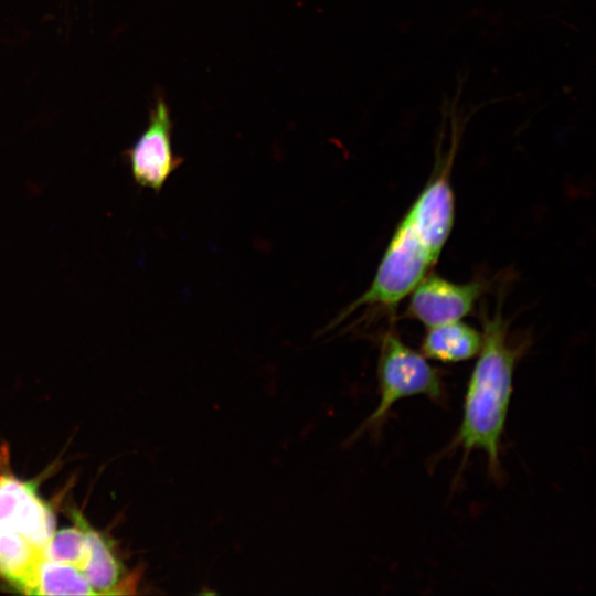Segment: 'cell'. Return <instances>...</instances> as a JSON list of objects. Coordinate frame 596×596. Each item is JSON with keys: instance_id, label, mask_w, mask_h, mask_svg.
I'll return each mask as SVG.
<instances>
[{"instance_id": "277c9868", "label": "cell", "mask_w": 596, "mask_h": 596, "mask_svg": "<svg viewBox=\"0 0 596 596\" xmlns=\"http://www.w3.org/2000/svg\"><path fill=\"white\" fill-rule=\"evenodd\" d=\"M173 121L162 96L156 99L142 134L127 149L126 157L134 181L160 192L183 159L172 147Z\"/></svg>"}, {"instance_id": "9c48e42d", "label": "cell", "mask_w": 596, "mask_h": 596, "mask_svg": "<svg viewBox=\"0 0 596 596\" xmlns=\"http://www.w3.org/2000/svg\"><path fill=\"white\" fill-rule=\"evenodd\" d=\"M72 519L77 521L85 530L88 544L89 557L83 568V575L94 590L95 595L118 594L121 585L123 566L109 543L94 530L77 511L72 512Z\"/></svg>"}, {"instance_id": "8fae6325", "label": "cell", "mask_w": 596, "mask_h": 596, "mask_svg": "<svg viewBox=\"0 0 596 596\" xmlns=\"http://www.w3.org/2000/svg\"><path fill=\"white\" fill-rule=\"evenodd\" d=\"M74 522L75 526L53 533L44 547V560L73 565L82 573L89 557V544L82 524Z\"/></svg>"}, {"instance_id": "52a82bcc", "label": "cell", "mask_w": 596, "mask_h": 596, "mask_svg": "<svg viewBox=\"0 0 596 596\" xmlns=\"http://www.w3.org/2000/svg\"><path fill=\"white\" fill-rule=\"evenodd\" d=\"M44 547L22 533L0 528V575L25 594H34Z\"/></svg>"}, {"instance_id": "ba28073f", "label": "cell", "mask_w": 596, "mask_h": 596, "mask_svg": "<svg viewBox=\"0 0 596 596\" xmlns=\"http://www.w3.org/2000/svg\"><path fill=\"white\" fill-rule=\"evenodd\" d=\"M481 344L482 333L459 320L427 328L421 350L427 359L455 363L477 356Z\"/></svg>"}, {"instance_id": "8992f818", "label": "cell", "mask_w": 596, "mask_h": 596, "mask_svg": "<svg viewBox=\"0 0 596 596\" xmlns=\"http://www.w3.org/2000/svg\"><path fill=\"white\" fill-rule=\"evenodd\" d=\"M0 528L22 533L45 547L55 532V518L32 483L0 475Z\"/></svg>"}, {"instance_id": "30bf717a", "label": "cell", "mask_w": 596, "mask_h": 596, "mask_svg": "<svg viewBox=\"0 0 596 596\" xmlns=\"http://www.w3.org/2000/svg\"><path fill=\"white\" fill-rule=\"evenodd\" d=\"M34 595H95L84 575L75 566L43 560Z\"/></svg>"}, {"instance_id": "6da1fadb", "label": "cell", "mask_w": 596, "mask_h": 596, "mask_svg": "<svg viewBox=\"0 0 596 596\" xmlns=\"http://www.w3.org/2000/svg\"><path fill=\"white\" fill-rule=\"evenodd\" d=\"M457 148L453 136L447 152L397 223L369 288L347 306L332 324L360 308L392 310L436 265L455 222L450 172Z\"/></svg>"}, {"instance_id": "5b68a950", "label": "cell", "mask_w": 596, "mask_h": 596, "mask_svg": "<svg viewBox=\"0 0 596 596\" xmlns=\"http://www.w3.org/2000/svg\"><path fill=\"white\" fill-rule=\"evenodd\" d=\"M483 290L481 280L460 284L428 273L411 291L406 316L426 328L459 321L471 312Z\"/></svg>"}, {"instance_id": "7a4b0ae2", "label": "cell", "mask_w": 596, "mask_h": 596, "mask_svg": "<svg viewBox=\"0 0 596 596\" xmlns=\"http://www.w3.org/2000/svg\"><path fill=\"white\" fill-rule=\"evenodd\" d=\"M482 344L467 384L462 418L454 445L482 450L489 470L499 475L500 446L512 394L513 374L523 350L509 339V322L498 302L482 315Z\"/></svg>"}, {"instance_id": "3957f363", "label": "cell", "mask_w": 596, "mask_h": 596, "mask_svg": "<svg viewBox=\"0 0 596 596\" xmlns=\"http://www.w3.org/2000/svg\"><path fill=\"white\" fill-rule=\"evenodd\" d=\"M379 404L356 430V435L382 424L390 409L401 400L424 395L439 401L444 395L441 376L427 358L392 331L386 332L380 345L377 362Z\"/></svg>"}]
</instances>
